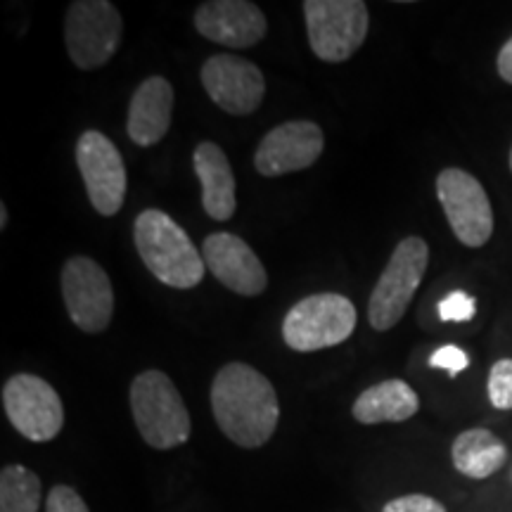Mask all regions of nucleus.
I'll use <instances>...</instances> for the list:
<instances>
[{"instance_id":"nucleus-17","label":"nucleus","mask_w":512,"mask_h":512,"mask_svg":"<svg viewBox=\"0 0 512 512\" xmlns=\"http://www.w3.org/2000/svg\"><path fill=\"white\" fill-rule=\"evenodd\" d=\"M192 166H195V174L202 183V207L209 219H233L238 200H235V176L226 152L211 140H204L195 147Z\"/></svg>"},{"instance_id":"nucleus-11","label":"nucleus","mask_w":512,"mask_h":512,"mask_svg":"<svg viewBox=\"0 0 512 512\" xmlns=\"http://www.w3.org/2000/svg\"><path fill=\"white\" fill-rule=\"evenodd\" d=\"M76 164L95 211L102 216L119 214L128 188L119 147L105 133L86 131L76 143Z\"/></svg>"},{"instance_id":"nucleus-27","label":"nucleus","mask_w":512,"mask_h":512,"mask_svg":"<svg viewBox=\"0 0 512 512\" xmlns=\"http://www.w3.org/2000/svg\"><path fill=\"white\" fill-rule=\"evenodd\" d=\"M0 228H8V207L5 204H0Z\"/></svg>"},{"instance_id":"nucleus-23","label":"nucleus","mask_w":512,"mask_h":512,"mask_svg":"<svg viewBox=\"0 0 512 512\" xmlns=\"http://www.w3.org/2000/svg\"><path fill=\"white\" fill-rule=\"evenodd\" d=\"M46 512H91L79 491L72 489V486L57 484L50 489L48 501H46Z\"/></svg>"},{"instance_id":"nucleus-15","label":"nucleus","mask_w":512,"mask_h":512,"mask_svg":"<svg viewBox=\"0 0 512 512\" xmlns=\"http://www.w3.org/2000/svg\"><path fill=\"white\" fill-rule=\"evenodd\" d=\"M195 29L200 36L226 48H252L264 41L266 15L247 0H209L195 12Z\"/></svg>"},{"instance_id":"nucleus-20","label":"nucleus","mask_w":512,"mask_h":512,"mask_svg":"<svg viewBox=\"0 0 512 512\" xmlns=\"http://www.w3.org/2000/svg\"><path fill=\"white\" fill-rule=\"evenodd\" d=\"M41 479L24 465H5L0 472V512H38Z\"/></svg>"},{"instance_id":"nucleus-12","label":"nucleus","mask_w":512,"mask_h":512,"mask_svg":"<svg viewBox=\"0 0 512 512\" xmlns=\"http://www.w3.org/2000/svg\"><path fill=\"white\" fill-rule=\"evenodd\" d=\"M202 86L214 105L233 117H247L259 110L266 95V81L254 62L240 55L221 53L202 64Z\"/></svg>"},{"instance_id":"nucleus-22","label":"nucleus","mask_w":512,"mask_h":512,"mask_svg":"<svg viewBox=\"0 0 512 512\" xmlns=\"http://www.w3.org/2000/svg\"><path fill=\"white\" fill-rule=\"evenodd\" d=\"M477 299L467 292H451L439 302V318L444 323H467L475 318Z\"/></svg>"},{"instance_id":"nucleus-16","label":"nucleus","mask_w":512,"mask_h":512,"mask_svg":"<svg viewBox=\"0 0 512 512\" xmlns=\"http://www.w3.org/2000/svg\"><path fill=\"white\" fill-rule=\"evenodd\" d=\"M174 117V86L164 76H150L133 93L128 105V138L140 147H150L166 136Z\"/></svg>"},{"instance_id":"nucleus-19","label":"nucleus","mask_w":512,"mask_h":512,"mask_svg":"<svg viewBox=\"0 0 512 512\" xmlns=\"http://www.w3.org/2000/svg\"><path fill=\"white\" fill-rule=\"evenodd\" d=\"M453 467L470 479H486L496 475L508 460V448L491 430L472 427L460 432L451 446Z\"/></svg>"},{"instance_id":"nucleus-4","label":"nucleus","mask_w":512,"mask_h":512,"mask_svg":"<svg viewBox=\"0 0 512 512\" xmlns=\"http://www.w3.org/2000/svg\"><path fill=\"white\" fill-rule=\"evenodd\" d=\"M427 264H430V247L418 235L403 238L396 245L368 302V320L377 332L392 330L403 318L425 278Z\"/></svg>"},{"instance_id":"nucleus-8","label":"nucleus","mask_w":512,"mask_h":512,"mask_svg":"<svg viewBox=\"0 0 512 512\" xmlns=\"http://www.w3.org/2000/svg\"><path fill=\"white\" fill-rule=\"evenodd\" d=\"M437 197L448 226L465 247L479 249L494 235V209L484 185L465 169L451 166L437 176Z\"/></svg>"},{"instance_id":"nucleus-14","label":"nucleus","mask_w":512,"mask_h":512,"mask_svg":"<svg viewBox=\"0 0 512 512\" xmlns=\"http://www.w3.org/2000/svg\"><path fill=\"white\" fill-rule=\"evenodd\" d=\"M204 264L228 290L242 297L264 294L268 287V273L254 249L233 233H214L202 245Z\"/></svg>"},{"instance_id":"nucleus-3","label":"nucleus","mask_w":512,"mask_h":512,"mask_svg":"<svg viewBox=\"0 0 512 512\" xmlns=\"http://www.w3.org/2000/svg\"><path fill=\"white\" fill-rule=\"evenodd\" d=\"M131 413L140 437L157 451H171L190 439L188 408L162 370H145L131 382Z\"/></svg>"},{"instance_id":"nucleus-5","label":"nucleus","mask_w":512,"mask_h":512,"mask_svg":"<svg viewBox=\"0 0 512 512\" xmlns=\"http://www.w3.org/2000/svg\"><path fill=\"white\" fill-rule=\"evenodd\" d=\"M356 306L344 294H311L294 304L283 320V339L294 351H320L347 342L356 330Z\"/></svg>"},{"instance_id":"nucleus-1","label":"nucleus","mask_w":512,"mask_h":512,"mask_svg":"<svg viewBox=\"0 0 512 512\" xmlns=\"http://www.w3.org/2000/svg\"><path fill=\"white\" fill-rule=\"evenodd\" d=\"M211 411L221 432L242 448H259L280 420L271 380L247 363H228L211 382Z\"/></svg>"},{"instance_id":"nucleus-21","label":"nucleus","mask_w":512,"mask_h":512,"mask_svg":"<svg viewBox=\"0 0 512 512\" xmlns=\"http://www.w3.org/2000/svg\"><path fill=\"white\" fill-rule=\"evenodd\" d=\"M486 392L491 406L498 411H512V358H501L491 366Z\"/></svg>"},{"instance_id":"nucleus-10","label":"nucleus","mask_w":512,"mask_h":512,"mask_svg":"<svg viewBox=\"0 0 512 512\" xmlns=\"http://www.w3.org/2000/svg\"><path fill=\"white\" fill-rule=\"evenodd\" d=\"M62 297L69 318L83 332H102L114 316L110 275L91 256H72L62 266Z\"/></svg>"},{"instance_id":"nucleus-24","label":"nucleus","mask_w":512,"mask_h":512,"mask_svg":"<svg viewBox=\"0 0 512 512\" xmlns=\"http://www.w3.org/2000/svg\"><path fill=\"white\" fill-rule=\"evenodd\" d=\"M430 366L432 368H441L448 370V375L456 377L458 373L470 366V356L465 354L460 347H453V344H446V347H439L434 354L430 356Z\"/></svg>"},{"instance_id":"nucleus-2","label":"nucleus","mask_w":512,"mask_h":512,"mask_svg":"<svg viewBox=\"0 0 512 512\" xmlns=\"http://www.w3.org/2000/svg\"><path fill=\"white\" fill-rule=\"evenodd\" d=\"M136 249L159 283L176 287V290H192L204 278V256L188 233L159 209H145L138 214L133 226Z\"/></svg>"},{"instance_id":"nucleus-13","label":"nucleus","mask_w":512,"mask_h":512,"mask_svg":"<svg viewBox=\"0 0 512 512\" xmlns=\"http://www.w3.org/2000/svg\"><path fill=\"white\" fill-rule=\"evenodd\" d=\"M325 138L313 121H285L261 138L254 166L261 176L275 178L304 171L323 155Z\"/></svg>"},{"instance_id":"nucleus-9","label":"nucleus","mask_w":512,"mask_h":512,"mask_svg":"<svg viewBox=\"0 0 512 512\" xmlns=\"http://www.w3.org/2000/svg\"><path fill=\"white\" fill-rule=\"evenodd\" d=\"M3 408L10 425L24 439L36 444L55 439L62 432V399L43 377L29 373L12 375L3 387Z\"/></svg>"},{"instance_id":"nucleus-6","label":"nucleus","mask_w":512,"mask_h":512,"mask_svg":"<svg viewBox=\"0 0 512 512\" xmlns=\"http://www.w3.org/2000/svg\"><path fill=\"white\" fill-rule=\"evenodd\" d=\"M124 38V19L110 0H76L64 17V43L79 69H98L112 60Z\"/></svg>"},{"instance_id":"nucleus-26","label":"nucleus","mask_w":512,"mask_h":512,"mask_svg":"<svg viewBox=\"0 0 512 512\" xmlns=\"http://www.w3.org/2000/svg\"><path fill=\"white\" fill-rule=\"evenodd\" d=\"M496 69H498V76H501L503 81L512 83V36H510V41L503 43L501 53H498Z\"/></svg>"},{"instance_id":"nucleus-18","label":"nucleus","mask_w":512,"mask_h":512,"mask_svg":"<svg viewBox=\"0 0 512 512\" xmlns=\"http://www.w3.org/2000/svg\"><path fill=\"white\" fill-rule=\"evenodd\" d=\"M420 411V396L403 380H384L373 384L354 401V418L363 425L411 420Z\"/></svg>"},{"instance_id":"nucleus-25","label":"nucleus","mask_w":512,"mask_h":512,"mask_svg":"<svg viewBox=\"0 0 512 512\" xmlns=\"http://www.w3.org/2000/svg\"><path fill=\"white\" fill-rule=\"evenodd\" d=\"M382 512H446L444 503H439L437 498L422 496V494H408L401 498H394L384 505Z\"/></svg>"},{"instance_id":"nucleus-7","label":"nucleus","mask_w":512,"mask_h":512,"mask_svg":"<svg viewBox=\"0 0 512 512\" xmlns=\"http://www.w3.org/2000/svg\"><path fill=\"white\" fill-rule=\"evenodd\" d=\"M306 31L311 50L325 62H344L368 36V5L363 0H306Z\"/></svg>"},{"instance_id":"nucleus-28","label":"nucleus","mask_w":512,"mask_h":512,"mask_svg":"<svg viewBox=\"0 0 512 512\" xmlns=\"http://www.w3.org/2000/svg\"><path fill=\"white\" fill-rule=\"evenodd\" d=\"M510 171H512V150H510Z\"/></svg>"}]
</instances>
